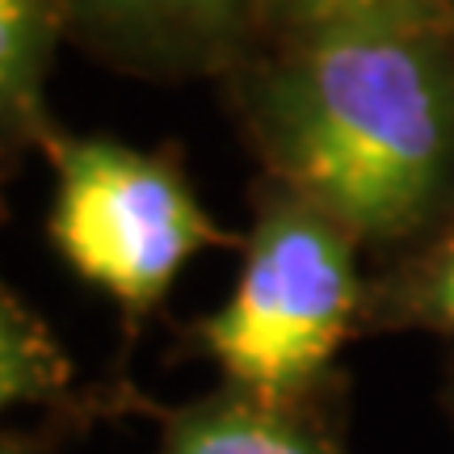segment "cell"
Returning <instances> with one entry per match:
<instances>
[{"mask_svg":"<svg viewBox=\"0 0 454 454\" xmlns=\"http://www.w3.org/2000/svg\"><path fill=\"white\" fill-rule=\"evenodd\" d=\"M72 366L59 345L13 294L0 291V417L9 408L64 395Z\"/></svg>","mask_w":454,"mask_h":454,"instance_id":"cell-6","label":"cell"},{"mask_svg":"<svg viewBox=\"0 0 454 454\" xmlns=\"http://www.w3.org/2000/svg\"><path fill=\"white\" fill-rule=\"evenodd\" d=\"M51 51L47 0H0V127L30 122Z\"/></svg>","mask_w":454,"mask_h":454,"instance_id":"cell-7","label":"cell"},{"mask_svg":"<svg viewBox=\"0 0 454 454\" xmlns=\"http://www.w3.org/2000/svg\"><path fill=\"white\" fill-rule=\"evenodd\" d=\"M400 311H404L408 320H421L429 328L454 333V236L442 240L421 261V270L408 282L404 308Z\"/></svg>","mask_w":454,"mask_h":454,"instance_id":"cell-9","label":"cell"},{"mask_svg":"<svg viewBox=\"0 0 454 454\" xmlns=\"http://www.w3.org/2000/svg\"><path fill=\"white\" fill-rule=\"evenodd\" d=\"M0 454H30L21 442H9V438H0Z\"/></svg>","mask_w":454,"mask_h":454,"instance_id":"cell-10","label":"cell"},{"mask_svg":"<svg viewBox=\"0 0 454 454\" xmlns=\"http://www.w3.org/2000/svg\"><path fill=\"white\" fill-rule=\"evenodd\" d=\"M51 156V240L89 286L130 316L156 308L190 257L231 240L168 156L101 135L59 139Z\"/></svg>","mask_w":454,"mask_h":454,"instance_id":"cell-3","label":"cell"},{"mask_svg":"<svg viewBox=\"0 0 454 454\" xmlns=\"http://www.w3.org/2000/svg\"><path fill=\"white\" fill-rule=\"evenodd\" d=\"M106 38L164 64L219 59L248 34L265 0H67Z\"/></svg>","mask_w":454,"mask_h":454,"instance_id":"cell-4","label":"cell"},{"mask_svg":"<svg viewBox=\"0 0 454 454\" xmlns=\"http://www.w3.org/2000/svg\"><path fill=\"white\" fill-rule=\"evenodd\" d=\"M156 454H340L303 404H270L223 387L168 417Z\"/></svg>","mask_w":454,"mask_h":454,"instance_id":"cell-5","label":"cell"},{"mask_svg":"<svg viewBox=\"0 0 454 454\" xmlns=\"http://www.w3.org/2000/svg\"><path fill=\"white\" fill-rule=\"evenodd\" d=\"M278 190L354 240L421 231L454 190V55L442 21L299 34L248 84Z\"/></svg>","mask_w":454,"mask_h":454,"instance_id":"cell-1","label":"cell"},{"mask_svg":"<svg viewBox=\"0 0 454 454\" xmlns=\"http://www.w3.org/2000/svg\"><path fill=\"white\" fill-rule=\"evenodd\" d=\"M291 17L299 34L337 26H425L442 21L446 0H265Z\"/></svg>","mask_w":454,"mask_h":454,"instance_id":"cell-8","label":"cell"},{"mask_svg":"<svg viewBox=\"0 0 454 454\" xmlns=\"http://www.w3.org/2000/svg\"><path fill=\"white\" fill-rule=\"evenodd\" d=\"M354 236L311 202L278 190L244 240L240 278L198 325L223 387L303 404L362 308Z\"/></svg>","mask_w":454,"mask_h":454,"instance_id":"cell-2","label":"cell"}]
</instances>
